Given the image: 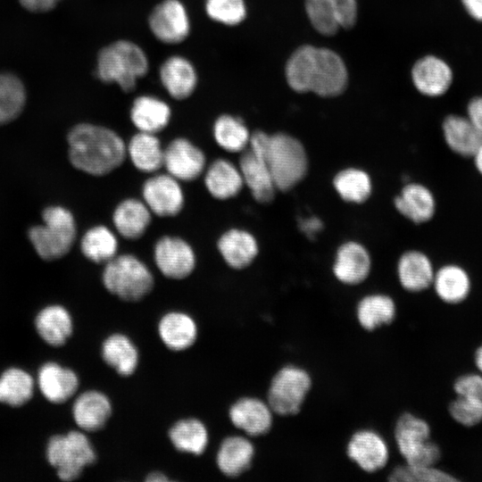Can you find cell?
Masks as SVG:
<instances>
[{"mask_svg": "<svg viewBox=\"0 0 482 482\" xmlns=\"http://www.w3.org/2000/svg\"><path fill=\"white\" fill-rule=\"evenodd\" d=\"M431 287L439 299L454 304L468 297L471 289V279L462 266L446 263L436 270Z\"/></svg>", "mask_w": 482, "mask_h": 482, "instance_id": "cell-36", "label": "cell"}, {"mask_svg": "<svg viewBox=\"0 0 482 482\" xmlns=\"http://www.w3.org/2000/svg\"><path fill=\"white\" fill-rule=\"evenodd\" d=\"M69 159L78 170L105 176L127 159L126 142L113 129L92 123H79L68 133Z\"/></svg>", "mask_w": 482, "mask_h": 482, "instance_id": "cell-2", "label": "cell"}, {"mask_svg": "<svg viewBox=\"0 0 482 482\" xmlns=\"http://www.w3.org/2000/svg\"><path fill=\"white\" fill-rule=\"evenodd\" d=\"M474 167L478 173L482 177V143L471 157Z\"/></svg>", "mask_w": 482, "mask_h": 482, "instance_id": "cell-50", "label": "cell"}, {"mask_svg": "<svg viewBox=\"0 0 482 482\" xmlns=\"http://www.w3.org/2000/svg\"><path fill=\"white\" fill-rule=\"evenodd\" d=\"M104 288L125 302H138L154 287V277L149 267L137 255L118 253L104 264L102 272Z\"/></svg>", "mask_w": 482, "mask_h": 482, "instance_id": "cell-5", "label": "cell"}, {"mask_svg": "<svg viewBox=\"0 0 482 482\" xmlns=\"http://www.w3.org/2000/svg\"><path fill=\"white\" fill-rule=\"evenodd\" d=\"M395 300L383 293L363 295L357 303L356 320L360 327L372 332L383 326L390 325L396 317Z\"/></svg>", "mask_w": 482, "mask_h": 482, "instance_id": "cell-35", "label": "cell"}, {"mask_svg": "<svg viewBox=\"0 0 482 482\" xmlns=\"http://www.w3.org/2000/svg\"><path fill=\"white\" fill-rule=\"evenodd\" d=\"M285 74L289 87L297 93L313 92L323 97L337 96L348 83L346 66L334 51L304 45L288 58Z\"/></svg>", "mask_w": 482, "mask_h": 482, "instance_id": "cell-1", "label": "cell"}, {"mask_svg": "<svg viewBox=\"0 0 482 482\" xmlns=\"http://www.w3.org/2000/svg\"><path fill=\"white\" fill-rule=\"evenodd\" d=\"M390 482H453L457 478L436 466H418L406 463L395 467L388 474Z\"/></svg>", "mask_w": 482, "mask_h": 482, "instance_id": "cell-44", "label": "cell"}, {"mask_svg": "<svg viewBox=\"0 0 482 482\" xmlns=\"http://www.w3.org/2000/svg\"><path fill=\"white\" fill-rule=\"evenodd\" d=\"M35 328L48 345L59 347L66 344L73 332V320L69 311L60 304L41 309L35 318Z\"/></svg>", "mask_w": 482, "mask_h": 482, "instance_id": "cell-34", "label": "cell"}, {"mask_svg": "<svg viewBox=\"0 0 482 482\" xmlns=\"http://www.w3.org/2000/svg\"><path fill=\"white\" fill-rule=\"evenodd\" d=\"M312 387L311 373L303 367L286 364L273 375L267 391V403L275 415L298 414Z\"/></svg>", "mask_w": 482, "mask_h": 482, "instance_id": "cell-8", "label": "cell"}, {"mask_svg": "<svg viewBox=\"0 0 482 482\" xmlns=\"http://www.w3.org/2000/svg\"><path fill=\"white\" fill-rule=\"evenodd\" d=\"M371 266V257L367 248L357 241L349 240L337 248L332 272L340 283L357 286L368 278Z\"/></svg>", "mask_w": 482, "mask_h": 482, "instance_id": "cell-18", "label": "cell"}, {"mask_svg": "<svg viewBox=\"0 0 482 482\" xmlns=\"http://www.w3.org/2000/svg\"><path fill=\"white\" fill-rule=\"evenodd\" d=\"M162 167L179 181L192 182L203 176L207 159L204 152L194 142L178 137L164 146Z\"/></svg>", "mask_w": 482, "mask_h": 482, "instance_id": "cell-12", "label": "cell"}, {"mask_svg": "<svg viewBox=\"0 0 482 482\" xmlns=\"http://www.w3.org/2000/svg\"><path fill=\"white\" fill-rule=\"evenodd\" d=\"M36 382L33 377L19 367H10L0 375V403L21 407L33 396Z\"/></svg>", "mask_w": 482, "mask_h": 482, "instance_id": "cell-41", "label": "cell"}, {"mask_svg": "<svg viewBox=\"0 0 482 482\" xmlns=\"http://www.w3.org/2000/svg\"><path fill=\"white\" fill-rule=\"evenodd\" d=\"M36 384L48 402L60 404L75 395L79 379L73 370L55 362H47L39 368Z\"/></svg>", "mask_w": 482, "mask_h": 482, "instance_id": "cell-22", "label": "cell"}, {"mask_svg": "<svg viewBox=\"0 0 482 482\" xmlns=\"http://www.w3.org/2000/svg\"><path fill=\"white\" fill-rule=\"evenodd\" d=\"M168 435L176 450L194 455L202 454L209 443L206 426L195 418L178 420L170 427Z\"/></svg>", "mask_w": 482, "mask_h": 482, "instance_id": "cell-38", "label": "cell"}, {"mask_svg": "<svg viewBox=\"0 0 482 482\" xmlns=\"http://www.w3.org/2000/svg\"><path fill=\"white\" fill-rule=\"evenodd\" d=\"M254 454V445L248 437L229 436L220 445L216 464L222 474L236 478L251 468Z\"/></svg>", "mask_w": 482, "mask_h": 482, "instance_id": "cell-32", "label": "cell"}, {"mask_svg": "<svg viewBox=\"0 0 482 482\" xmlns=\"http://www.w3.org/2000/svg\"><path fill=\"white\" fill-rule=\"evenodd\" d=\"M461 2L472 19L482 22V0H461Z\"/></svg>", "mask_w": 482, "mask_h": 482, "instance_id": "cell-49", "label": "cell"}, {"mask_svg": "<svg viewBox=\"0 0 482 482\" xmlns=\"http://www.w3.org/2000/svg\"><path fill=\"white\" fill-rule=\"evenodd\" d=\"M345 453L351 461L366 473L381 470L390 457L386 440L372 428H361L353 432L346 443Z\"/></svg>", "mask_w": 482, "mask_h": 482, "instance_id": "cell-13", "label": "cell"}, {"mask_svg": "<svg viewBox=\"0 0 482 482\" xmlns=\"http://www.w3.org/2000/svg\"><path fill=\"white\" fill-rule=\"evenodd\" d=\"M299 227L307 237L314 238L322 230L323 222L319 217L310 216L301 219Z\"/></svg>", "mask_w": 482, "mask_h": 482, "instance_id": "cell-47", "label": "cell"}, {"mask_svg": "<svg viewBox=\"0 0 482 482\" xmlns=\"http://www.w3.org/2000/svg\"><path fill=\"white\" fill-rule=\"evenodd\" d=\"M203 177L206 191L218 201L237 197L245 187L238 165L223 157L207 164Z\"/></svg>", "mask_w": 482, "mask_h": 482, "instance_id": "cell-24", "label": "cell"}, {"mask_svg": "<svg viewBox=\"0 0 482 482\" xmlns=\"http://www.w3.org/2000/svg\"><path fill=\"white\" fill-rule=\"evenodd\" d=\"M80 250L90 262L104 265L119 253L118 235L104 225L94 226L82 236Z\"/></svg>", "mask_w": 482, "mask_h": 482, "instance_id": "cell-39", "label": "cell"}, {"mask_svg": "<svg viewBox=\"0 0 482 482\" xmlns=\"http://www.w3.org/2000/svg\"><path fill=\"white\" fill-rule=\"evenodd\" d=\"M159 77L167 93L176 100L188 98L197 84L193 63L181 55L168 57L160 67Z\"/></svg>", "mask_w": 482, "mask_h": 482, "instance_id": "cell-29", "label": "cell"}, {"mask_svg": "<svg viewBox=\"0 0 482 482\" xmlns=\"http://www.w3.org/2000/svg\"><path fill=\"white\" fill-rule=\"evenodd\" d=\"M129 118L137 131L157 135L170 124L171 109L156 96L142 95L134 99Z\"/></svg>", "mask_w": 482, "mask_h": 482, "instance_id": "cell-30", "label": "cell"}, {"mask_svg": "<svg viewBox=\"0 0 482 482\" xmlns=\"http://www.w3.org/2000/svg\"><path fill=\"white\" fill-rule=\"evenodd\" d=\"M442 134L447 147L462 158L471 159L482 143V132L467 115H446L442 122Z\"/></svg>", "mask_w": 482, "mask_h": 482, "instance_id": "cell-27", "label": "cell"}, {"mask_svg": "<svg viewBox=\"0 0 482 482\" xmlns=\"http://www.w3.org/2000/svg\"><path fill=\"white\" fill-rule=\"evenodd\" d=\"M333 187L345 202L364 203L372 193V181L362 169L349 167L338 171L333 178Z\"/></svg>", "mask_w": 482, "mask_h": 482, "instance_id": "cell-42", "label": "cell"}, {"mask_svg": "<svg viewBox=\"0 0 482 482\" xmlns=\"http://www.w3.org/2000/svg\"><path fill=\"white\" fill-rule=\"evenodd\" d=\"M396 211L413 223L428 222L436 214V200L427 186L407 182L394 199Z\"/></svg>", "mask_w": 482, "mask_h": 482, "instance_id": "cell-26", "label": "cell"}, {"mask_svg": "<svg viewBox=\"0 0 482 482\" xmlns=\"http://www.w3.org/2000/svg\"><path fill=\"white\" fill-rule=\"evenodd\" d=\"M457 398L451 402L449 412L461 425L471 427L482 421V375L459 377L453 385Z\"/></svg>", "mask_w": 482, "mask_h": 482, "instance_id": "cell-17", "label": "cell"}, {"mask_svg": "<svg viewBox=\"0 0 482 482\" xmlns=\"http://www.w3.org/2000/svg\"><path fill=\"white\" fill-rule=\"evenodd\" d=\"M248 147L263 155L278 191L287 192L306 177L309 160L306 150L295 137L262 130L251 133Z\"/></svg>", "mask_w": 482, "mask_h": 482, "instance_id": "cell-3", "label": "cell"}, {"mask_svg": "<svg viewBox=\"0 0 482 482\" xmlns=\"http://www.w3.org/2000/svg\"><path fill=\"white\" fill-rule=\"evenodd\" d=\"M475 363L477 368L482 373V345L475 353Z\"/></svg>", "mask_w": 482, "mask_h": 482, "instance_id": "cell-52", "label": "cell"}, {"mask_svg": "<svg viewBox=\"0 0 482 482\" xmlns=\"http://www.w3.org/2000/svg\"><path fill=\"white\" fill-rule=\"evenodd\" d=\"M148 25L153 35L165 44H179L190 32L187 9L179 0H163L152 11Z\"/></svg>", "mask_w": 482, "mask_h": 482, "instance_id": "cell-15", "label": "cell"}, {"mask_svg": "<svg viewBox=\"0 0 482 482\" xmlns=\"http://www.w3.org/2000/svg\"><path fill=\"white\" fill-rule=\"evenodd\" d=\"M216 247L227 266L235 270L248 268L259 254L257 238L241 228L223 231L217 239Z\"/></svg>", "mask_w": 482, "mask_h": 482, "instance_id": "cell-19", "label": "cell"}, {"mask_svg": "<svg viewBox=\"0 0 482 482\" xmlns=\"http://www.w3.org/2000/svg\"><path fill=\"white\" fill-rule=\"evenodd\" d=\"M44 225L32 227L29 240L37 254L45 260L60 258L71 249L76 240V222L72 213L61 206L43 212Z\"/></svg>", "mask_w": 482, "mask_h": 482, "instance_id": "cell-7", "label": "cell"}, {"mask_svg": "<svg viewBox=\"0 0 482 482\" xmlns=\"http://www.w3.org/2000/svg\"><path fill=\"white\" fill-rule=\"evenodd\" d=\"M127 158L135 169L145 174L160 171L164 146L156 134L137 131L126 143Z\"/></svg>", "mask_w": 482, "mask_h": 482, "instance_id": "cell-33", "label": "cell"}, {"mask_svg": "<svg viewBox=\"0 0 482 482\" xmlns=\"http://www.w3.org/2000/svg\"><path fill=\"white\" fill-rule=\"evenodd\" d=\"M142 200L153 215L174 218L185 206V193L181 182L167 172L150 174L141 187Z\"/></svg>", "mask_w": 482, "mask_h": 482, "instance_id": "cell-11", "label": "cell"}, {"mask_svg": "<svg viewBox=\"0 0 482 482\" xmlns=\"http://www.w3.org/2000/svg\"><path fill=\"white\" fill-rule=\"evenodd\" d=\"M149 69L145 51L129 40H117L102 48L97 56L96 76L104 83H116L131 92Z\"/></svg>", "mask_w": 482, "mask_h": 482, "instance_id": "cell-4", "label": "cell"}, {"mask_svg": "<svg viewBox=\"0 0 482 482\" xmlns=\"http://www.w3.org/2000/svg\"><path fill=\"white\" fill-rule=\"evenodd\" d=\"M274 415L267 401L254 396L239 398L229 411L231 423L252 437L268 434L272 428Z\"/></svg>", "mask_w": 482, "mask_h": 482, "instance_id": "cell-16", "label": "cell"}, {"mask_svg": "<svg viewBox=\"0 0 482 482\" xmlns=\"http://www.w3.org/2000/svg\"><path fill=\"white\" fill-rule=\"evenodd\" d=\"M153 258L160 273L173 280L188 278L195 270L197 262L191 244L176 235L160 237L154 245Z\"/></svg>", "mask_w": 482, "mask_h": 482, "instance_id": "cell-10", "label": "cell"}, {"mask_svg": "<svg viewBox=\"0 0 482 482\" xmlns=\"http://www.w3.org/2000/svg\"><path fill=\"white\" fill-rule=\"evenodd\" d=\"M26 101L25 87L14 74L0 71V124L14 120Z\"/></svg>", "mask_w": 482, "mask_h": 482, "instance_id": "cell-43", "label": "cell"}, {"mask_svg": "<svg viewBox=\"0 0 482 482\" xmlns=\"http://www.w3.org/2000/svg\"><path fill=\"white\" fill-rule=\"evenodd\" d=\"M104 362L120 376H131L137 370L139 354L132 340L122 333L108 336L101 346Z\"/></svg>", "mask_w": 482, "mask_h": 482, "instance_id": "cell-37", "label": "cell"}, {"mask_svg": "<svg viewBox=\"0 0 482 482\" xmlns=\"http://www.w3.org/2000/svg\"><path fill=\"white\" fill-rule=\"evenodd\" d=\"M394 439L406 464L436 466L441 458L439 446L430 440L428 423L411 412H404L396 420Z\"/></svg>", "mask_w": 482, "mask_h": 482, "instance_id": "cell-9", "label": "cell"}, {"mask_svg": "<svg viewBox=\"0 0 482 482\" xmlns=\"http://www.w3.org/2000/svg\"><path fill=\"white\" fill-rule=\"evenodd\" d=\"M60 0H19L20 4L30 12H47L53 9Z\"/></svg>", "mask_w": 482, "mask_h": 482, "instance_id": "cell-48", "label": "cell"}, {"mask_svg": "<svg viewBox=\"0 0 482 482\" xmlns=\"http://www.w3.org/2000/svg\"><path fill=\"white\" fill-rule=\"evenodd\" d=\"M237 165L253 198L262 204L272 202L278 190L263 155L247 147Z\"/></svg>", "mask_w": 482, "mask_h": 482, "instance_id": "cell-21", "label": "cell"}, {"mask_svg": "<svg viewBox=\"0 0 482 482\" xmlns=\"http://www.w3.org/2000/svg\"><path fill=\"white\" fill-rule=\"evenodd\" d=\"M145 480L148 482H163L168 481L169 478L165 474L159 471H154L148 474Z\"/></svg>", "mask_w": 482, "mask_h": 482, "instance_id": "cell-51", "label": "cell"}, {"mask_svg": "<svg viewBox=\"0 0 482 482\" xmlns=\"http://www.w3.org/2000/svg\"><path fill=\"white\" fill-rule=\"evenodd\" d=\"M466 115L482 132V96H476L470 99L466 107Z\"/></svg>", "mask_w": 482, "mask_h": 482, "instance_id": "cell-46", "label": "cell"}, {"mask_svg": "<svg viewBox=\"0 0 482 482\" xmlns=\"http://www.w3.org/2000/svg\"><path fill=\"white\" fill-rule=\"evenodd\" d=\"M435 268L429 256L420 250H408L399 258L396 266L401 287L411 293L422 292L432 286Z\"/></svg>", "mask_w": 482, "mask_h": 482, "instance_id": "cell-28", "label": "cell"}, {"mask_svg": "<svg viewBox=\"0 0 482 482\" xmlns=\"http://www.w3.org/2000/svg\"><path fill=\"white\" fill-rule=\"evenodd\" d=\"M153 220V213L142 199L126 197L114 207L112 221L118 236L137 241L145 236Z\"/></svg>", "mask_w": 482, "mask_h": 482, "instance_id": "cell-23", "label": "cell"}, {"mask_svg": "<svg viewBox=\"0 0 482 482\" xmlns=\"http://www.w3.org/2000/svg\"><path fill=\"white\" fill-rule=\"evenodd\" d=\"M411 79L416 89L429 97L445 95L452 86L453 72L442 58L428 54L413 64Z\"/></svg>", "mask_w": 482, "mask_h": 482, "instance_id": "cell-20", "label": "cell"}, {"mask_svg": "<svg viewBox=\"0 0 482 482\" xmlns=\"http://www.w3.org/2000/svg\"><path fill=\"white\" fill-rule=\"evenodd\" d=\"M158 335L163 345L171 351L180 352L196 341L198 328L195 320L187 312L171 311L158 322Z\"/></svg>", "mask_w": 482, "mask_h": 482, "instance_id": "cell-31", "label": "cell"}, {"mask_svg": "<svg viewBox=\"0 0 482 482\" xmlns=\"http://www.w3.org/2000/svg\"><path fill=\"white\" fill-rule=\"evenodd\" d=\"M206 14L226 26H237L246 17L245 0H205Z\"/></svg>", "mask_w": 482, "mask_h": 482, "instance_id": "cell-45", "label": "cell"}, {"mask_svg": "<svg viewBox=\"0 0 482 482\" xmlns=\"http://www.w3.org/2000/svg\"><path fill=\"white\" fill-rule=\"evenodd\" d=\"M356 0H305V11L312 27L332 36L340 29L352 28L357 19Z\"/></svg>", "mask_w": 482, "mask_h": 482, "instance_id": "cell-14", "label": "cell"}, {"mask_svg": "<svg viewBox=\"0 0 482 482\" xmlns=\"http://www.w3.org/2000/svg\"><path fill=\"white\" fill-rule=\"evenodd\" d=\"M112 406L109 397L98 390H87L79 394L72 405V417L84 432L102 429L112 416Z\"/></svg>", "mask_w": 482, "mask_h": 482, "instance_id": "cell-25", "label": "cell"}, {"mask_svg": "<svg viewBox=\"0 0 482 482\" xmlns=\"http://www.w3.org/2000/svg\"><path fill=\"white\" fill-rule=\"evenodd\" d=\"M46 456L62 481L79 478L84 469L96 461L95 448L82 430H71L50 437Z\"/></svg>", "mask_w": 482, "mask_h": 482, "instance_id": "cell-6", "label": "cell"}, {"mask_svg": "<svg viewBox=\"0 0 482 482\" xmlns=\"http://www.w3.org/2000/svg\"><path fill=\"white\" fill-rule=\"evenodd\" d=\"M216 145L230 154H241L249 145L251 132L240 117L229 113L220 114L212 125Z\"/></svg>", "mask_w": 482, "mask_h": 482, "instance_id": "cell-40", "label": "cell"}]
</instances>
